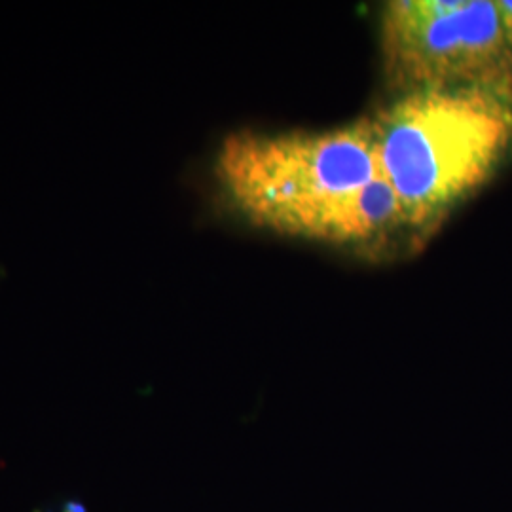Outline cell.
Instances as JSON below:
<instances>
[{"label":"cell","instance_id":"4","mask_svg":"<svg viewBox=\"0 0 512 512\" xmlns=\"http://www.w3.org/2000/svg\"><path fill=\"white\" fill-rule=\"evenodd\" d=\"M497 8H499V16H501L507 44H509L512 52V0H497Z\"/></svg>","mask_w":512,"mask_h":512},{"label":"cell","instance_id":"1","mask_svg":"<svg viewBox=\"0 0 512 512\" xmlns=\"http://www.w3.org/2000/svg\"><path fill=\"white\" fill-rule=\"evenodd\" d=\"M213 175L234 211L281 236L366 245L406 224L370 118L329 131L230 133Z\"/></svg>","mask_w":512,"mask_h":512},{"label":"cell","instance_id":"3","mask_svg":"<svg viewBox=\"0 0 512 512\" xmlns=\"http://www.w3.org/2000/svg\"><path fill=\"white\" fill-rule=\"evenodd\" d=\"M380 23L385 76L399 92H512V52L494 0H391Z\"/></svg>","mask_w":512,"mask_h":512},{"label":"cell","instance_id":"2","mask_svg":"<svg viewBox=\"0 0 512 512\" xmlns=\"http://www.w3.org/2000/svg\"><path fill=\"white\" fill-rule=\"evenodd\" d=\"M370 124L404 222L427 228L488 181L512 145V92L401 93Z\"/></svg>","mask_w":512,"mask_h":512}]
</instances>
